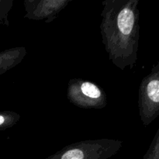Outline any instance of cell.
Instances as JSON below:
<instances>
[{"label": "cell", "mask_w": 159, "mask_h": 159, "mask_svg": "<svg viewBox=\"0 0 159 159\" xmlns=\"http://www.w3.org/2000/svg\"><path fill=\"white\" fill-rule=\"evenodd\" d=\"M139 0H106L100 32L112 63L122 71L135 66L140 40Z\"/></svg>", "instance_id": "cell-1"}, {"label": "cell", "mask_w": 159, "mask_h": 159, "mask_svg": "<svg viewBox=\"0 0 159 159\" xmlns=\"http://www.w3.org/2000/svg\"><path fill=\"white\" fill-rule=\"evenodd\" d=\"M26 54V50L24 47L11 48L0 52V75L19 65Z\"/></svg>", "instance_id": "cell-6"}, {"label": "cell", "mask_w": 159, "mask_h": 159, "mask_svg": "<svg viewBox=\"0 0 159 159\" xmlns=\"http://www.w3.org/2000/svg\"><path fill=\"white\" fill-rule=\"evenodd\" d=\"M123 141L112 139L88 140L66 146L43 159H108L122 148Z\"/></svg>", "instance_id": "cell-2"}, {"label": "cell", "mask_w": 159, "mask_h": 159, "mask_svg": "<svg viewBox=\"0 0 159 159\" xmlns=\"http://www.w3.org/2000/svg\"><path fill=\"white\" fill-rule=\"evenodd\" d=\"M143 159H159V129Z\"/></svg>", "instance_id": "cell-8"}, {"label": "cell", "mask_w": 159, "mask_h": 159, "mask_svg": "<svg viewBox=\"0 0 159 159\" xmlns=\"http://www.w3.org/2000/svg\"><path fill=\"white\" fill-rule=\"evenodd\" d=\"M138 107L144 127L150 125L159 116V61L141 80L138 93Z\"/></svg>", "instance_id": "cell-3"}, {"label": "cell", "mask_w": 159, "mask_h": 159, "mask_svg": "<svg viewBox=\"0 0 159 159\" xmlns=\"http://www.w3.org/2000/svg\"><path fill=\"white\" fill-rule=\"evenodd\" d=\"M70 2L71 0H25L23 18L51 23Z\"/></svg>", "instance_id": "cell-5"}, {"label": "cell", "mask_w": 159, "mask_h": 159, "mask_svg": "<svg viewBox=\"0 0 159 159\" xmlns=\"http://www.w3.org/2000/svg\"><path fill=\"white\" fill-rule=\"evenodd\" d=\"M67 97L71 103L84 109H102L107 104L106 93L95 83L80 79L68 82Z\"/></svg>", "instance_id": "cell-4"}, {"label": "cell", "mask_w": 159, "mask_h": 159, "mask_svg": "<svg viewBox=\"0 0 159 159\" xmlns=\"http://www.w3.org/2000/svg\"><path fill=\"white\" fill-rule=\"evenodd\" d=\"M20 116L12 111L0 112V130L13 127L20 120Z\"/></svg>", "instance_id": "cell-7"}]
</instances>
